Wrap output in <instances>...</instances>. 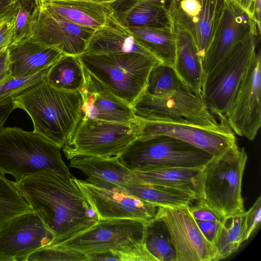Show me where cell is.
I'll use <instances>...</instances> for the list:
<instances>
[{"label":"cell","instance_id":"cell-1","mask_svg":"<svg viewBox=\"0 0 261 261\" xmlns=\"http://www.w3.org/2000/svg\"><path fill=\"white\" fill-rule=\"evenodd\" d=\"M14 184L54 235L50 245L66 241L99 220L72 176L46 169L15 180Z\"/></svg>","mask_w":261,"mask_h":261},{"label":"cell","instance_id":"cell-2","mask_svg":"<svg viewBox=\"0 0 261 261\" xmlns=\"http://www.w3.org/2000/svg\"><path fill=\"white\" fill-rule=\"evenodd\" d=\"M79 91L56 88L45 80L13 97L14 109L25 111L34 132L59 145L67 143L81 117Z\"/></svg>","mask_w":261,"mask_h":261},{"label":"cell","instance_id":"cell-3","mask_svg":"<svg viewBox=\"0 0 261 261\" xmlns=\"http://www.w3.org/2000/svg\"><path fill=\"white\" fill-rule=\"evenodd\" d=\"M61 147L40 134L17 127L0 130V173L18 181L43 170L71 176L63 161Z\"/></svg>","mask_w":261,"mask_h":261},{"label":"cell","instance_id":"cell-4","mask_svg":"<svg viewBox=\"0 0 261 261\" xmlns=\"http://www.w3.org/2000/svg\"><path fill=\"white\" fill-rule=\"evenodd\" d=\"M78 57L86 70L130 106L144 92L151 69L160 63L139 53L85 52Z\"/></svg>","mask_w":261,"mask_h":261},{"label":"cell","instance_id":"cell-5","mask_svg":"<svg viewBox=\"0 0 261 261\" xmlns=\"http://www.w3.org/2000/svg\"><path fill=\"white\" fill-rule=\"evenodd\" d=\"M247 154L238 147L203 167L199 199L223 217L244 211L242 184Z\"/></svg>","mask_w":261,"mask_h":261},{"label":"cell","instance_id":"cell-6","mask_svg":"<svg viewBox=\"0 0 261 261\" xmlns=\"http://www.w3.org/2000/svg\"><path fill=\"white\" fill-rule=\"evenodd\" d=\"M205 151L165 135L138 137L118 158L131 171L203 167L213 158Z\"/></svg>","mask_w":261,"mask_h":261},{"label":"cell","instance_id":"cell-7","mask_svg":"<svg viewBox=\"0 0 261 261\" xmlns=\"http://www.w3.org/2000/svg\"><path fill=\"white\" fill-rule=\"evenodd\" d=\"M139 134V118L122 123L81 117L62 150L68 160L77 155L119 157Z\"/></svg>","mask_w":261,"mask_h":261},{"label":"cell","instance_id":"cell-8","mask_svg":"<svg viewBox=\"0 0 261 261\" xmlns=\"http://www.w3.org/2000/svg\"><path fill=\"white\" fill-rule=\"evenodd\" d=\"M260 35L252 34L236 44L203 79L202 99L217 119L225 117L252 53L256 48Z\"/></svg>","mask_w":261,"mask_h":261},{"label":"cell","instance_id":"cell-9","mask_svg":"<svg viewBox=\"0 0 261 261\" xmlns=\"http://www.w3.org/2000/svg\"><path fill=\"white\" fill-rule=\"evenodd\" d=\"M131 107L135 115L143 119L184 121L210 127H217L221 122L209 111L201 95L194 93L186 85L164 97L143 92Z\"/></svg>","mask_w":261,"mask_h":261},{"label":"cell","instance_id":"cell-10","mask_svg":"<svg viewBox=\"0 0 261 261\" xmlns=\"http://www.w3.org/2000/svg\"><path fill=\"white\" fill-rule=\"evenodd\" d=\"M146 222L132 218L99 220L84 231L55 244L86 254L107 250H130L145 246Z\"/></svg>","mask_w":261,"mask_h":261},{"label":"cell","instance_id":"cell-11","mask_svg":"<svg viewBox=\"0 0 261 261\" xmlns=\"http://www.w3.org/2000/svg\"><path fill=\"white\" fill-rule=\"evenodd\" d=\"M216 127L199 126L184 121L166 119L146 120L139 118V137L165 135L172 136L209 153L221 156L238 146L236 137L225 116L219 118Z\"/></svg>","mask_w":261,"mask_h":261},{"label":"cell","instance_id":"cell-12","mask_svg":"<svg viewBox=\"0 0 261 261\" xmlns=\"http://www.w3.org/2000/svg\"><path fill=\"white\" fill-rule=\"evenodd\" d=\"M261 58L255 49L225 117L232 130L253 140L261 125Z\"/></svg>","mask_w":261,"mask_h":261},{"label":"cell","instance_id":"cell-13","mask_svg":"<svg viewBox=\"0 0 261 261\" xmlns=\"http://www.w3.org/2000/svg\"><path fill=\"white\" fill-rule=\"evenodd\" d=\"M155 218L168 230L176 261H214V246L201 232L189 205L159 206Z\"/></svg>","mask_w":261,"mask_h":261},{"label":"cell","instance_id":"cell-14","mask_svg":"<svg viewBox=\"0 0 261 261\" xmlns=\"http://www.w3.org/2000/svg\"><path fill=\"white\" fill-rule=\"evenodd\" d=\"M257 33L260 34V32L253 16L234 0H224L212 39L202 60V82L205 75L236 44Z\"/></svg>","mask_w":261,"mask_h":261},{"label":"cell","instance_id":"cell-15","mask_svg":"<svg viewBox=\"0 0 261 261\" xmlns=\"http://www.w3.org/2000/svg\"><path fill=\"white\" fill-rule=\"evenodd\" d=\"M32 29L33 39L75 56L86 52L95 30L72 23L41 4H35L33 9Z\"/></svg>","mask_w":261,"mask_h":261},{"label":"cell","instance_id":"cell-16","mask_svg":"<svg viewBox=\"0 0 261 261\" xmlns=\"http://www.w3.org/2000/svg\"><path fill=\"white\" fill-rule=\"evenodd\" d=\"M54 239L53 233L31 210L0 227V255L10 261H27L32 252L50 245Z\"/></svg>","mask_w":261,"mask_h":261},{"label":"cell","instance_id":"cell-17","mask_svg":"<svg viewBox=\"0 0 261 261\" xmlns=\"http://www.w3.org/2000/svg\"><path fill=\"white\" fill-rule=\"evenodd\" d=\"M75 180L99 220L138 219L148 222L156 215L158 206L124 191L100 188L75 178Z\"/></svg>","mask_w":261,"mask_h":261},{"label":"cell","instance_id":"cell-18","mask_svg":"<svg viewBox=\"0 0 261 261\" xmlns=\"http://www.w3.org/2000/svg\"><path fill=\"white\" fill-rule=\"evenodd\" d=\"M224 0H173L168 7L170 18L192 37L201 58L212 39Z\"/></svg>","mask_w":261,"mask_h":261},{"label":"cell","instance_id":"cell-19","mask_svg":"<svg viewBox=\"0 0 261 261\" xmlns=\"http://www.w3.org/2000/svg\"><path fill=\"white\" fill-rule=\"evenodd\" d=\"M84 69V81L79 90L83 100L81 117L122 123L138 120L129 104Z\"/></svg>","mask_w":261,"mask_h":261},{"label":"cell","instance_id":"cell-20","mask_svg":"<svg viewBox=\"0 0 261 261\" xmlns=\"http://www.w3.org/2000/svg\"><path fill=\"white\" fill-rule=\"evenodd\" d=\"M11 75H30L49 68L64 54L33 38L8 47Z\"/></svg>","mask_w":261,"mask_h":261},{"label":"cell","instance_id":"cell-21","mask_svg":"<svg viewBox=\"0 0 261 261\" xmlns=\"http://www.w3.org/2000/svg\"><path fill=\"white\" fill-rule=\"evenodd\" d=\"M69 165L88 176L86 182L106 190L123 191L121 186L133 180L132 171L118 157L77 155L69 160Z\"/></svg>","mask_w":261,"mask_h":261},{"label":"cell","instance_id":"cell-22","mask_svg":"<svg viewBox=\"0 0 261 261\" xmlns=\"http://www.w3.org/2000/svg\"><path fill=\"white\" fill-rule=\"evenodd\" d=\"M86 52L95 54L139 53L153 56L138 43L129 28L117 18L112 11L108 14L104 24L95 30Z\"/></svg>","mask_w":261,"mask_h":261},{"label":"cell","instance_id":"cell-23","mask_svg":"<svg viewBox=\"0 0 261 261\" xmlns=\"http://www.w3.org/2000/svg\"><path fill=\"white\" fill-rule=\"evenodd\" d=\"M170 27L175 40L173 69L181 81L194 93L201 95L202 59L189 33L170 18Z\"/></svg>","mask_w":261,"mask_h":261},{"label":"cell","instance_id":"cell-24","mask_svg":"<svg viewBox=\"0 0 261 261\" xmlns=\"http://www.w3.org/2000/svg\"><path fill=\"white\" fill-rule=\"evenodd\" d=\"M114 15L128 28L170 27L167 8L141 0H116L110 4Z\"/></svg>","mask_w":261,"mask_h":261},{"label":"cell","instance_id":"cell-25","mask_svg":"<svg viewBox=\"0 0 261 261\" xmlns=\"http://www.w3.org/2000/svg\"><path fill=\"white\" fill-rule=\"evenodd\" d=\"M48 10L77 25L96 30L103 25L112 11L110 4L59 0L42 3Z\"/></svg>","mask_w":261,"mask_h":261},{"label":"cell","instance_id":"cell-26","mask_svg":"<svg viewBox=\"0 0 261 261\" xmlns=\"http://www.w3.org/2000/svg\"><path fill=\"white\" fill-rule=\"evenodd\" d=\"M201 168H172L132 171V181L180 189L200 197Z\"/></svg>","mask_w":261,"mask_h":261},{"label":"cell","instance_id":"cell-27","mask_svg":"<svg viewBox=\"0 0 261 261\" xmlns=\"http://www.w3.org/2000/svg\"><path fill=\"white\" fill-rule=\"evenodd\" d=\"M138 43L161 64L173 68L175 40L171 27L128 28Z\"/></svg>","mask_w":261,"mask_h":261},{"label":"cell","instance_id":"cell-28","mask_svg":"<svg viewBox=\"0 0 261 261\" xmlns=\"http://www.w3.org/2000/svg\"><path fill=\"white\" fill-rule=\"evenodd\" d=\"M121 188L130 195L158 206L189 205L192 201L198 200L195 194L189 191L137 181L123 184Z\"/></svg>","mask_w":261,"mask_h":261},{"label":"cell","instance_id":"cell-29","mask_svg":"<svg viewBox=\"0 0 261 261\" xmlns=\"http://www.w3.org/2000/svg\"><path fill=\"white\" fill-rule=\"evenodd\" d=\"M246 241L245 211L224 217L220 223L213 246L214 261L227 258Z\"/></svg>","mask_w":261,"mask_h":261},{"label":"cell","instance_id":"cell-30","mask_svg":"<svg viewBox=\"0 0 261 261\" xmlns=\"http://www.w3.org/2000/svg\"><path fill=\"white\" fill-rule=\"evenodd\" d=\"M45 80L59 89L79 91L84 81V69L78 56L63 55L50 67Z\"/></svg>","mask_w":261,"mask_h":261},{"label":"cell","instance_id":"cell-31","mask_svg":"<svg viewBox=\"0 0 261 261\" xmlns=\"http://www.w3.org/2000/svg\"><path fill=\"white\" fill-rule=\"evenodd\" d=\"M144 243L158 261H176V254L165 223L155 218L146 224Z\"/></svg>","mask_w":261,"mask_h":261},{"label":"cell","instance_id":"cell-32","mask_svg":"<svg viewBox=\"0 0 261 261\" xmlns=\"http://www.w3.org/2000/svg\"><path fill=\"white\" fill-rule=\"evenodd\" d=\"M31 211L14 181L0 173V227L12 218Z\"/></svg>","mask_w":261,"mask_h":261},{"label":"cell","instance_id":"cell-33","mask_svg":"<svg viewBox=\"0 0 261 261\" xmlns=\"http://www.w3.org/2000/svg\"><path fill=\"white\" fill-rule=\"evenodd\" d=\"M184 85L173 68L159 63L151 69L144 93L153 96L164 97Z\"/></svg>","mask_w":261,"mask_h":261},{"label":"cell","instance_id":"cell-34","mask_svg":"<svg viewBox=\"0 0 261 261\" xmlns=\"http://www.w3.org/2000/svg\"><path fill=\"white\" fill-rule=\"evenodd\" d=\"M80 261L89 260L87 255L80 251L58 245H48L32 252L27 261Z\"/></svg>","mask_w":261,"mask_h":261},{"label":"cell","instance_id":"cell-35","mask_svg":"<svg viewBox=\"0 0 261 261\" xmlns=\"http://www.w3.org/2000/svg\"><path fill=\"white\" fill-rule=\"evenodd\" d=\"M49 68L28 76L13 77L11 75L0 87V100L14 97L45 80Z\"/></svg>","mask_w":261,"mask_h":261},{"label":"cell","instance_id":"cell-36","mask_svg":"<svg viewBox=\"0 0 261 261\" xmlns=\"http://www.w3.org/2000/svg\"><path fill=\"white\" fill-rule=\"evenodd\" d=\"M35 5V2L31 4L30 0L21 1L15 13L11 43H16L32 37V12Z\"/></svg>","mask_w":261,"mask_h":261},{"label":"cell","instance_id":"cell-37","mask_svg":"<svg viewBox=\"0 0 261 261\" xmlns=\"http://www.w3.org/2000/svg\"><path fill=\"white\" fill-rule=\"evenodd\" d=\"M89 260L158 261L146 246L130 250H107L86 254Z\"/></svg>","mask_w":261,"mask_h":261},{"label":"cell","instance_id":"cell-38","mask_svg":"<svg viewBox=\"0 0 261 261\" xmlns=\"http://www.w3.org/2000/svg\"><path fill=\"white\" fill-rule=\"evenodd\" d=\"M261 219V197L259 196L250 208L245 211L246 241L260 225Z\"/></svg>","mask_w":261,"mask_h":261},{"label":"cell","instance_id":"cell-39","mask_svg":"<svg viewBox=\"0 0 261 261\" xmlns=\"http://www.w3.org/2000/svg\"><path fill=\"white\" fill-rule=\"evenodd\" d=\"M196 204L190 206L189 210L195 219L221 222L223 218L219 215L203 202L197 200Z\"/></svg>","mask_w":261,"mask_h":261},{"label":"cell","instance_id":"cell-40","mask_svg":"<svg viewBox=\"0 0 261 261\" xmlns=\"http://www.w3.org/2000/svg\"><path fill=\"white\" fill-rule=\"evenodd\" d=\"M15 13L9 16L0 25V50L8 47L12 43Z\"/></svg>","mask_w":261,"mask_h":261},{"label":"cell","instance_id":"cell-41","mask_svg":"<svg viewBox=\"0 0 261 261\" xmlns=\"http://www.w3.org/2000/svg\"><path fill=\"white\" fill-rule=\"evenodd\" d=\"M202 233L213 244L221 222L195 219Z\"/></svg>","mask_w":261,"mask_h":261},{"label":"cell","instance_id":"cell-42","mask_svg":"<svg viewBox=\"0 0 261 261\" xmlns=\"http://www.w3.org/2000/svg\"><path fill=\"white\" fill-rule=\"evenodd\" d=\"M11 76L8 47L0 50V87Z\"/></svg>","mask_w":261,"mask_h":261},{"label":"cell","instance_id":"cell-43","mask_svg":"<svg viewBox=\"0 0 261 261\" xmlns=\"http://www.w3.org/2000/svg\"><path fill=\"white\" fill-rule=\"evenodd\" d=\"M14 110L13 97L0 100V130L4 128V123Z\"/></svg>","mask_w":261,"mask_h":261},{"label":"cell","instance_id":"cell-44","mask_svg":"<svg viewBox=\"0 0 261 261\" xmlns=\"http://www.w3.org/2000/svg\"><path fill=\"white\" fill-rule=\"evenodd\" d=\"M22 0H0V17L15 12Z\"/></svg>","mask_w":261,"mask_h":261},{"label":"cell","instance_id":"cell-45","mask_svg":"<svg viewBox=\"0 0 261 261\" xmlns=\"http://www.w3.org/2000/svg\"><path fill=\"white\" fill-rule=\"evenodd\" d=\"M261 0H255L252 10V15L255 19L257 28L260 32Z\"/></svg>","mask_w":261,"mask_h":261},{"label":"cell","instance_id":"cell-46","mask_svg":"<svg viewBox=\"0 0 261 261\" xmlns=\"http://www.w3.org/2000/svg\"><path fill=\"white\" fill-rule=\"evenodd\" d=\"M245 11L252 15V10L255 0H234Z\"/></svg>","mask_w":261,"mask_h":261},{"label":"cell","instance_id":"cell-47","mask_svg":"<svg viewBox=\"0 0 261 261\" xmlns=\"http://www.w3.org/2000/svg\"><path fill=\"white\" fill-rule=\"evenodd\" d=\"M59 1V0H34L35 3H42L49 1ZM69 1H86L91 2L102 4H111L116 0H69Z\"/></svg>","mask_w":261,"mask_h":261},{"label":"cell","instance_id":"cell-48","mask_svg":"<svg viewBox=\"0 0 261 261\" xmlns=\"http://www.w3.org/2000/svg\"><path fill=\"white\" fill-rule=\"evenodd\" d=\"M141 1L155 3H157L160 5L165 6L168 9V6H169L170 3L173 0H141Z\"/></svg>","mask_w":261,"mask_h":261},{"label":"cell","instance_id":"cell-49","mask_svg":"<svg viewBox=\"0 0 261 261\" xmlns=\"http://www.w3.org/2000/svg\"><path fill=\"white\" fill-rule=\"evenodd\" d=\"M12 13V14H13ZM12 14H9V15H5V16H2V17H0V23L3 21H4L8 16H9V15Z\"/></svg>","mask_w":261,"mask_h":261},{"label":"cell","instance_id":"cell-50","mask_svg":"<svg viewBox=\"0 0 261 261\" xmlns=\"http://www.w3.org/2000/svg\"><path fill=\"white\" fill-rule=\"evenodd\" d=\"M0 261H10L9 259L3 256L0 255Z\"/></svg>","mask_w":261,"mask_h":261},{"label":"cell","instance_id":"cell-51","mask_svg":"<svg viewBox=\"0 0 261 261\" xmlns=\"http://www.w3.org/2000/svg\"><path fill=\"white\" fill-rule=\"evenodd\" d=\"M9 16H10V15H9ZM4 21H3L0 23V25H1V23H2Z\"/></svg>","mask_w":261,"mask_h":261}]
</instances>
